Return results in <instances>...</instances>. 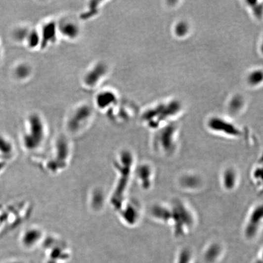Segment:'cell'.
<instances>
[{"label": "cell", "mask_w": 263, "mask_h": 263, "mask_svg": "<svg viewBox=\"0 0 263 263\" xmlns=\"http://www.w3.org/2000/svg\"><path fill=\"white\" fill-rule=\"evenodd\" d=\"M157 177L156 168L151 162L144 161L136 164L133 178L142 190L151 191L156 185Z\"/></svg>", "instance_id": "52a82bcc"}, {"label": "cell", "mask_w": 263, "mask_h": 263, "mask_svg": "<svg viewBox=\"0 0 263 263\" xmlns=\"http://www.w3.org/2000/svg\"><path fill=\"white\" fill-rule=\"evenodd\" d=\"M178 148V129L175 126H165L158 129L152 136V152L160 159H172L177 154Z\"/></svg>", "instance_id": "3957f363"}, {"label": "cell", "mask_w": 263, "mask_h": 263, "mask_svg": "<svg viewBox=\"0 0 263 263\" xmlns=\"http://www.w3.org/2000/svg\"><path fill=\"white\" fill-rule=\"evenodd\" d=\"M209 127L213 132L226 138H238L242 135L241 131L236 126L230 123H212L209 124Z\"/></svg>", "instance_id": "8fae6325"}, {"label": "cell", "mask_w": 263, "mask_h": 263, "mask_svg": "<svg viewBox=\"0 0 263 263\" xmlns=\"http://www.w3.org/2000/svg\"><path fill=\"white\" fill-rule=\"evenodd\" d=\"M263 228V205L257 202L250 208L244 220L243 235L248 241H253L261 235Z\"/></svg>", "instance_id": "5b68a950"}, {"label": "cell", "mask_w": 263, "mask_h": 263, "mask_svg": "<svg viewBox=\"0 0 263 263\" xmlns=\"http://www.w3.org/2000/svg\"><path fill=\"white\" fill-rule=\"evenodd\" d=\"M241 181V175L238 168L233 165L226 166L220 173V187L227 193L237 190Z\"/></svg>", "instance_id": "9c48e42d"}, {"label": "cell", "mask_w": 263, "mask_h": 263, "mask_svg": "<svg viewBox=\"0 0 263 263\" xmlns=\"http://www.w3.org/2000/svg\"><path fill=\"white\" fill-rule=\"evenodd\" d=\"M14 144L3 134L0 133V159L9 160L14 156Z\"/></svg>", "instance_id": "5bb4252c"}, {"label": "cell", "mask_w": 263, "mask_h": 263, "mask_svg": "<svg viewBox=\"0 0 263 263\" xmlns=\"http://www.w3.org/2000/svg\"><path fill=\"white\" fill-rule=\"evenodd\" d=\"M119 217L123 224L135 227L140 224L143 217V207L137 199L128 197L118 208Z\"/></svg>", "instance_id": "8992f818"}, {"label": "cell", "mask_w": 263, "mask_h": 263, "mask_svg": "<svg viewBox=\"0 0 263 263\" xmlns=\"http://www.w3.org/2000/svg\"><path fill=\"white\" fill-rule=\"evenodd\" d=\"M18 263V262H12V263Z\"/></svg>", "instance_id": "d6986e66"}, {"label": "cell", "mask_w": 263, "mask_h": 263, "mask_svg": "<svg viewBox=\"0 0 263 263\" xmlns=\"http://www.w3.org/2000/svg\"><path fill=\"white\" fill-rule=\"evenodd\" d=\"M61 26L57 25L58 32L64 33L66 38L70 39L75 38L78 36L79 33L78 26L74 22L62 23ZM63 34V35H64Z\"/></svg>", "instance_id": "9a60e30c"}, {"label": "cell", "mask_w": 263, "mask_h": 263, "mask_svg": "<svg viewBox=\"0 0 263 263\" xmlns=\"http://www.w3.org/2000/svg\"><path fill=\"white\" fill-rule=\"evenodd\" d=\"M136 164L135 155L130 149L122 150L115 158L114 166L118 177L112 193L111 202L117 210L128 198V191Z\"/></svg>", "instance_id": "7a4b0ae2"}, {"label": "cell", "mask_w": 263, "mask_h": 263, "mask_svg": "<svg viewBox=\"0 0 263 263\" xmlns=\"http://www.w3.org/2000/svg\"><path fill=\"white\" fill-rule=\"evenodd\" d=\"M168 202L170 216L167 227L170 228L175 238L187 237L198 225L199 218L195 209L188 201L181 197H173Z\"/></svg>", "instance_id": "6da1fadb"}, {"label": "cell", "mask_w": 263, "mask_h": 263, "mask_svg": "<svg viewBox=\"0 0 263 263\" xmlns=\"http://www.w3.org/2000/svg\"><path fill=\"white\" fill-rule=\"evenodd\" d=\"M7 167V160L0 159V175L4 172Z\"/></svg>", "instance_id": "ac0fdd59"}, {"label": "cell", "mask_w": 263, "mask_h": 263, "mask_svg": "<svg viewBox=\"0 0 263 263\" xmlns=\"http://www.w3.org/2000/svg\"><path fill=\"white\" fill-rule=\"evenodd\" d=\"M44 236L43 231L40 228L28 227L23 231L20 236V243L25 248L30 249L38 245Z\"/></svg>", "instance_id": "30bf717a"}, {"label": "cell", "mask_w": 263, "mask_h": 263, "mask_svg": "<svg viewBox=\"0 0 263 263\" xmlns=\"http://www.w3.org/2000/svg\"><path fill=\"white\" fill-rule=\"evenodd\" d=\"M193 252L188 247H181L176 256L175 263H193Z\"/></svg>", "instance_id": "2e32d148"}, {"label": "cell", "mask_w": 263, "mask_h": 263, "mask_svg": "<svg viewBox=\"0 0 263 263\" xmlns=\"http://www.w3.org/2000/svg\"><path fill=\"white\" fill-rule=\"evenodd\" d=\"M22 136V144L25 151L34 152L43 145L46 138V130L43 120L38 115H32L26 125Z\"/></svg>", "instance_id": "277c9868"}, {"label": "cell", "mask_w": 263, "mask_h": 263, "mask_svg": "<svg viewBox=\"0 0 263 263\" xmlns=\"http://www.w3.org/2000/svg\"><path fill=\"white\" fill-rule=\"evenodd\" d=\"M178 188L183 193L187 194L199 193L203 190L206 181L200 173L188 171L181 173L177 178Z\"/></svg>", "instance_id": "ba28073f"}, {"label": "cell", "mask_w": 263, "mask_h": 263, "mask_svg": "<svg viewBox=\"0 0 263 263\" xmlns=\"http://www.w3.org/2000/svg\"><path fill=\"white\" fill-rule=\"evenodd\" d=\"M114 96L111 92H104V93H101L97 96L96 103L97 106L100 109L102 108H106V106H109L111 103L110 102L114 101Z\"/></svg>", "instance_id": "e0dca14e"}, {"label": "cell", "mask_w": 263, "mask_h": 263, "mask_svg": "<svg viewBox=\"0 0 263 263\" xmlns=\"http://www.w3.org/2000/svg\"><path fill=\"white\" fill-rule=\"evenodd\" d=\"M224 252V246L222 243L217 241H212L204 249L203 259L207 263H217L222 259Z\"/></svg>", "instance_id": "7c38bea8"}, {"label": "cell", "mask_w": 263, "mask_h": 263, "mask_svg": "<svg viewBox=\"0 0 263 263\" xmlns=\"http://www.w3.org/2000/svg\"><path fill=\"white\" fill-rule=\"evenodd\" d=\"M263 159L262 157L255 163L250 172V179L257 191H263Z\"/></svg>", "instance_id": "4fadbf2b"}]
</instances>
